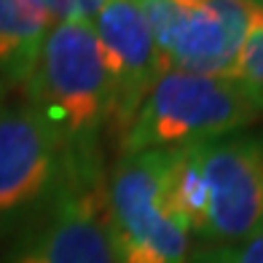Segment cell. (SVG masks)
I'll return each mask as SVG.
<instances>
[{"instance_id":"1","label":"cell","mask_w":263,"mask_h":263,"mask_svg":"<svg viewBox=\"0 0 263 263\" xmlns=\"http://www.w3.org/2000/svg\"><path fill=\"white\" fill-rule=\"evenodd\" d=\"M25 91L27 105L59 142L67 170L102 166L100 140L110 124V78L91 25L57 22Z\"/></svg>"},{"instance_id":"2","label":"cell","mask_w":263,"mask_h":263,"mask_svg":"<svg viewBox=\"0 0 263 263\" xmlns=\"http://www.w3.org/2000/svg\"><path fill=\"white\" fill-rule=\"evenodd\" d=\"M258 116L260 110L231 76L164 70L118 140V151L124 156L212 140L247 129Z\"/></svg>"},{"instance_id":"3","label":"cell","mask_w":263,"mask_h":263,"mask_svg":"<svg viewBox=\"0 0 263 263\" xmlns=\"http://www.w3.org/2000/svg\"><path fill=\"white\" fill-rule=\"evenodd\" d=\"M107 229L118 263H188L191 231L170 194V151L124 153L107 175Z\"/></svg>"},{"instance_id":"4","label":"cell","mask_w":263,"mask_h":263,"mask_svg":"<svg viewBox=\"0 0 263 263\" xmlns=\"http://www.w3.org/2000/svg\"><path fill=\"white\" fill-rule=\"evenodd\" d=\"M166 70L231 76L247 38L263 30L255 0H132Z\"/></svg>"},{"instance_id":"5","label":"cell","mask_w":263,"mask_h":263,"mask_svg":"<svg viewBox=\"0 0 263 263\" xmlns=\"http://www.w3.org/2000/svg\"><path fill=\"white\" fill-rule=\"evenodd\" d=\"M67 177L59 142L27 102H0V239L49 210Z\"/></svg>"},{"instance_id":"6","label":"cell","mask_w":263,"mask_h":263,"mask_svg":"<svg viewBox=\"0 0 263 263\" xmlns=\"http://www.w3.org/2000/svg\"><path fill=\"white\" fill-rule=\"evenodd\" d=\"M210 188L204 245H234L263 231V129L194 142Z\"/></svg>"},{"instance_id":"7","label":"cell","mask_w":263,"mask_h":263,"mask_svg":"<svg viewBox=\"0 0 263 263\" xmlns=\"http://www.w3.org/2000/svg\"><path fill=\"white\" fill-rule=\"evenodd\" d=\"M25 231L41 263H118L107 229L105 170H67L49 210Z\"/></svg>"},{"instance_id":"8","label":"cell","mask_w":263,"mask_h":263,"mask_svg":"<svg viewBox=\"0 0 263 263\" xmlns=\"http://www.w3.org/2000/svg\"><path fill=\"white\" fill-rule=\"evenodd\" d=\"M102 62L110 78V124L107 129L121 140L142 100L164 73V59L142 11L132 0H107L94 19Z\"/></svg>"},{"instance_id":"9","label":"cell","mask_w":263,"mask_h":263,"mask_svg":"<svg viewBox=\"0 0 263 263\" xmlns=\"http://www.w3.org/2000/svg\"><path fill=\"white\" fill-rule=\"evenodd\" d=\"M51 22L35 0H0V102L27 86Z\"/></svg>"},{"instance_id":"10","label":"cell","mask_w":263,"mask_h":263,"mask_svg":"<svg viewBox=\"0 0 263 263\" xmlns=\"http://www.w3.org/2000/svg\"><path fill=\"white\" fill-rule=\"evenodd\" d=\"M170 151V194L177 212L183 215L191 236L204 234L207 229V215H210V188L201 175V166L196 159L194 142Z\"/></svg>"},{"instance_id":"11","label":"cell","mask_w":263,"mask_h":263,"mask_svg":"<svg viewBox=\"0 0 263 263\" xmlns=\"http://www.w3.org/2000/svg\"><path fill=\"white\" fill-rule=\"evenodd\" d=\"M231 78H236L242 83V89L250 97V102L263 113V30L253 32L247 38L242 54L236 59V67H234Z\"/></svg>"},{"instance_id":"12","label":"cell","mask_w":263,"mask_h":263,"mask_svg":"<svg viewBox=\"0 0 263 263\" xmlns=\"http://www.w3.org/2000/svg\"><path fill=\"white\" fill-rule=\"evenodd\" d=\"M188 263H263V231L234 245H201Z\"/></svg>"},{"instance_id":"13","label":"cell","mask_w":263,"mask_h":263,"mask_svg":"<svg viewBox=\"0 0 263 263\" xmlns=\"http://www.w3.org/2000/svg\"><path fill=\"white\" fill-rule=\"evenodd\" d=\"M51 19L59 22H81V25H94L107 0H35Z\"/></svg>"},{"instance_id":"14","label":"cell","mask_w":263,"mask_h":263,"mask_svg":"<svg viewBox=\"0 0 263 263\" xmlns=\"http://www.w3.org/2000/svg\"><path fill=\"white\" fill-rule=\"evenodd\" d=\"M255 3H258V6H260V8H263V0H255Z\"/></svg>"}]
</instances>
